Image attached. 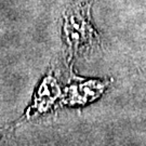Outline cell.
<instances>
[{"label": "cell", "mask_w": 146, "mask_h": 146, "mask_svg": "<svg viewBox=\"0 0 146 146\" xmlns=\"http://www.w3.org/2000/svg\"><path fill=\"white\" fill-rule=\"evenodd\" d=\"M61 96V89L56 80L52 76H47L43 78L40 86L37 89L34 101L26 110L27 119H31L39 114H43L52 107L56 100Z\"/></svg>", "instance_id": "3"}, {"label": "cell", "mask_w": 146, "mask_h": 146, "mask_svg": "<svg viewBox=\"0 0 146 146\" xmlns=\"http://www.w3.org/2000/svg\"><path fill=\"white\" fill-rule=\"evenodd\" d=\"M64 40L72 56L99 43V35L90 19V2L69 9L63 25Z\"/></svg>", "instance_id": "1"}, {"label": "cell", "mask_w": 146, "mask_h": 146, "mask_svg": "<svg viewBox=\"0 0 146 146\" xmlns=\"http://www.w3.org/2000/svg\"><path fill=\"white\" fill-rule=\"evenodd\" d=\"M107 86L106 80H87L70 84L65 90L63 104L69 106L88 104L101 96Z\"/></svg>", "instance_id": "2"}]
</instances>
